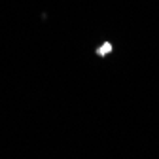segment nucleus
<instances>
[{
    "instance_id": "obj_1",
    "label": "nucleus",
    "mask_w": 159,
    "mask_h": 159,
    "mask_svg": "<svg viewBox=\"0 0 159 159\" xmlns=\"http://www.w3.org/2000/svg\"><path fill=\"white\" fill-rule=\"evenodd\" d=\"M108 51H112V44H108V42H106L101 49H98V55H106Z\"/></svg>"
}]
</instances>
